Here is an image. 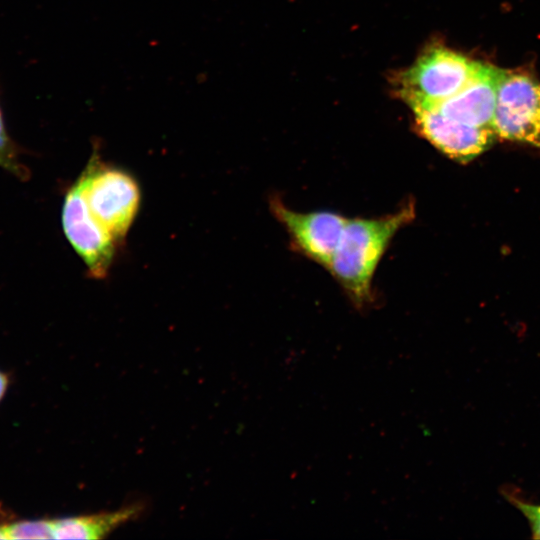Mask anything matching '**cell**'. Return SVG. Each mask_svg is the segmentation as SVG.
<instances>
[{
  "mask_svg": "<svg viewBox=\"0 0 540 540\" xmlns=\"http://www.w3.org/2000/svg\"><path fill=\"white\" fill-rule=\"evenodd\" d=\"M409 200L396 211L379 217L348 218L329 272L359 311L374 301L373 278L392 239L415 218Z\"/></svg>",
  "mask_w": 540,
  "mask_h": 540,
  "instance_id": "cell-1",
  "label": "cell"
},
{
  "mask_svg": "<svg viewBox=\"0 0 540 540\" xmlns=\"http://www.w3.org/2000/svg\"><path fill=\"white\" fill-rule=\"evenodd\" d=\"M479 64L447 47L433 45L394 77V90L411 110L435 107L461 90Z\"/></svg>",
  "mask_w": 540,
  "mask_h": 540,
  "instance_id": "cell-2",
  "label": "cell"
},
{
  "mask_svg": "<svg viewBox=\"0 0 540 540\" xmlns=\"http://www.w3.org/2000/svg\"><path fill=\"white\" fill-rule=\"evenodd\" d=\"M78 182L92 216L118 244L121 243L140 206L136 180L93 155Z\"/></svg>",
  "mask_w": 540,
  "mask_h": 540,
  "instance_id": "cell-3",
  "label": "cell"
},
{
  "mask_svg": "<svg viewBox=\"0 0 540 540\" xmlns=\"http://www.w3.org/2000/svg\"><path fill=\"white\" fill-rule=\"evenodd\" d=\"M493 130L497 136L540 148V82L525 72L504 70Z\"/></svg>",
  "mask_w": 540,
  "mask_h": 540,
  "instance_id": "cell-4",
  "label": "cell"
},
{
  "mask_svg": "<svg viewBox=\"0 0 540 540\" xmlns=\"http://www.w3.org/2000/svg\"><path fill=\"white\" fill-rule=\"evenodd\" d=\"M270 209L286 230L292 248L328 271L348 218L327 210L298 212L278 197L270 200Z\"/></svg>",
  "mask_w": 540,
  "mask_h": 540,
  "instance_id": "cell-5",
  "label": "cell"
},
{
  "mask_svg": "<svg viewBox=\"0 0 540 540\" xmlns=\"http://www.w3.org/2000/svg\"><path fill=\"white\" fill-rule=\"evenodd\" d=\"M62 223L67 239L92 277L101 279L107 276L118 243L90 213L78 180L65 197Z\"/></svg>",
  "mask_w": 540,
  "mask_h": 540,
  "instance_id": "cell-6",
  "label": "cell"
},
{
  "mask_svg": "<svg viewBox=\"0 0 540 540\" xmlns=\"http://www.w3.org/2000/svg\"><path fill=\"white\" fill-rule=\"evenodd\" d=\"M415 129L451 159L466 163L487 150L497 136L492 128L467 125L435 107L412 110Z\"/></svg>",
  "mask_w": 540,
  "mask_h": 540,
  "instance_id": "cell-7",
  "label": "cell"
},
{
  "mask_svg": "<svg viewBox=\"0 0 540 540\" xmlns=\"http://www.w3.org/2000/svg\"><path fill=\"white\" fill-rule=\"evenodd\" d=\"M503 73V69L480 62L468 83L435 108L461 123L493 129L497 92Z\"/></svg>",
  "mask_w": 540,
  "mask_h": 540,
  "instance_id": "cell-8",
  "label": "cell"
},
{
  "mask_svg": "<svg viewBox=\"0 0 540 540\" xmlns=\"http://www.w3.org/2000/svg\"><path fill=\"white\" fill-rule=\"evenodd\" d=\"M144 507L131 504L116 511L50 519L54 539H100L141 515Z\"/></svg>",
  "mask_w": 540,
  "mask_h": 540,
  "instance_id": "cell-9",
  "label": "cell"
},
{
  "mask_svg": "<svg viewBox=\"0 0 540 540\" xmlns=\"http://www.w3.org/2000/svg\"><path fill=\"white\" fill-rule=\"evenodd\" d=\"M8 539L52 538L50 519L18 520L4 524Z\"/></svg>",
  "mask_w": 540,
  "mask_h": 540,
  "instance_id": "cell-10",
  "label": "cell"
},
{
  "mask_svg": "<svg viewBox=\"0 0 540 540\" xmlns=\"http://www.w3.org/2000/svg\"><path fill=\"white\" fill-rule=\"evenodd\" d=\"M503 496L526 517L530 524L533 539H540V505L529 503L516 495L507 487L502 490Z\"/></svg>",
  "mask_w": 540,
  "mask_h": 540,
  "instance_id": "cell-11",
  "label": "cell"
},
{
  "mask_svg": "<svg viewBox=\"0 0 540 540\" xmlns=\"http://www.w3.org/2000/svg\"><path fill=\"white\" fill-rule=\"evenodd\" d=\"M0 166L15 174L21 175L23 173L21 170V167L16 161L14 151L7 137V134L3 125V121L1 118V114H0Z\"/></svg>",
  "mask_w": 540,
  "mask_h": 540,
  "instance_id": "cell-12",
  "label": "cell"
},
{
  "mask_svg": "<svg viewBox=\"0 0 540 540\" xmlns=\"http://www.w3.org/2000/svg\"><path fill=\"white\" fill-rule=\"evenodd\" d=\"M10 377L7 373L0 370V402L4 398L9 387Z\"/></svg>",
  "mask_w": 540,
  "mask_h": 540,
  "instance_id": "cell-13",
  "label": "cell"
},
{
  "mask_svg": "<svg viewBox=\"0 0 540 540\" xmlns=\"http://www.w3.org/2000/svg\"><path fill=\"white\" fill-rule=\"evenodd\" d=\"M0 539H8L4 524L0 525Z\"/></svg>",
  "mask_w": 540,
  "mask_h": 540,
  "instance_id": "cell-14",
  "label": "cell"
}]
</instances>
